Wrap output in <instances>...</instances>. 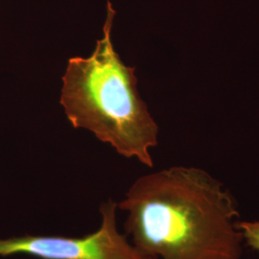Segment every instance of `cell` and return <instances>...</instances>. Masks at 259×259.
<instances>
[{
	"label": "cell",
	"instance_id": "1",
	"mask_svg": "<svg viewBox=\"0 0 259 259\" xmlns=\"http://www.w3.org/2000/svg\"><path fill=\"white\" fill-rule=\"evenodd\" d=\"M117 207L126 236L157 259H241L237 204L202 169L171 167L138 179Z\"/></svg>",
	"mask_w": 259,
	"mask_h": 259
},
{
	"label": "cell",
	"instance_id": "2",
	"mask_svg": "<svg viewBox=\"0 0 259 259\" xmlns=\"http://www.w3.org/2000/svg\"><path fill=\"white\" fill-rule=\"evenodd\" d=\"M115 11L108 2L103 37L88 58H71L63 76L61 105L74 128L92 132L123 157L153 167L150 149L158 127L138 91L136 68L125 65L111 40Z\"/></svg>",
	"mask_w": 259,
	"mask_h": 259
},
{
	"label": "cell",
	"instance_id": "3",
	"mask_svg": "<svg viewBox=\"0 0 259 259\" xmlns=\"http://www.w3.org/2000/svg\"><path fill=\"white\" fill-rule=\"evenodd\" d=\"M117 204L100 206L101 226L81 237L23 235L0 240V256L27 254L38 259H157L130 243L116 227Z\"/></svg>",
	"mask_w": 259,
	"mask_h": 259
},
{
	"label": "cell",
	"instance_id": "4",
	"mask_svg": "<svg viewBox=\"0 0 259 259\" xmlns=\"http://www.w3.org/2000/svg\"><path fill=\"white\" fill-rule=\"evenodd\" d=\"M237 227L239 229L244 243L251 250L259 253V221H238Z\"/></svg>",
	"mask_w": 259,
	"mask_h": 259
}]
</instances>
